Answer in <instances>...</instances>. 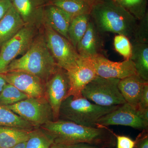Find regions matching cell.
Segmentation results:
<instances>
[{
    "instance_id": "17",
    "label": "cell",
    "mask_w": 148,
    "mask_h": 148,
    "mask_svg": "<svg viewBox=\"0 0 148 148\" xmlns=\"http://www.w3.org/2000/svg\"><path fill=\"white\" fill-rule=\"evenodd\" d=\"M72 18L69 14L53 5L49 4L45 7L43 22L68 40V29Z\"/></svg>"
},
{
    "instance_id": "8",
    "label": "cell",
    "mask_w": 148,
    "mask_h": 148,
    "mask_svg": "<svg viewBox=\"0 0 148 148\" xmlns=\"http://www.w3.org/2000/svg\"><path fill=\"white\" fill-rule=\"evenodd\" d=\"M40 29L25 25L16 35L6 42L0 49V74L5 73L8 66L19 55L28 51Z\"/></svg>"
},
{
    "instance_id": "10",
    "label": "cell",
    "mask_w": 148,
    "mask_h": 148,
    "mask_svg": "<svg viewBox=\"0 0 148 148\" xmlns=\"http://www.w3.org/2000/svg\"><path fill=\"white\" fill-rule=\"evenodd\" d=\"M96 125L97 127L123 125L143 131L147 130L148 128V123L142 118L139 111L127 103L120 105L115 110L102 117Z\"/></svg>"
},
{
    "instance_id": "1",
    "label": "cell",
    "mask_w": 148,
    "mask_h": 148,
    "mask_svg": "<svg viewBox=\"0 0 148 148\" xmlns=\"http://www.w3.org/2000/svg\"><path fill=\"white\" fill-rule=\"evenodd\" d=\"M40 128L53 138L54 143L72 145L86 143L102 148H113L116 140L107 127H90L59 119L47 122Z\"/></svg>"
},
{
    "instance_id": "33",
    "label": "cell",
    "mask_w": 148,
    "mask_h": 148,
    "mask_svg": "<svg viewBox=\"0 0 148 148\" xmlns=\"http://www.w3.org/2000/svg\"><path fill=\"white\" fill-rule=\"evenodd\" d=\"M70 148H102L86 143H79L70 145Z\"/></svg>"
},
{
    "instance_id": "11",
    "label": "cell",
    "mask_w": 148,
    "mask_h": 148,
    "mask_svg": "<svg viewBox=\"0 0 148 148\" xmlns=\"http://www.w3.org/2000/svg\"><path fill=\"white\" fill-rule=\"evenodd\" d=\"M86 58L90 62L97 75L101 77L121 79L137 74L131 59L114 62L109 60L102 54Z\"/></svg>"
},
{
    "instance_id": "15",
    "label": "cell",
    "mask_w": 148,
    "mask_h": 148,
    "mask_svg": "<svg viewBox=\"0 0 148 148\" xmlns=\"http://www.w3.org/2000/svg\"><path fill=\"white\" fill-rule=\"evenodd\" d=\"M101 34L90 20L85 34L77 45L76 50L80 58H90L101 54L103 45Z\"/></svg>"
},
{
    "instance_id": "21",
    "label": "cell",
    "mask_w": 148,
    "mask_h": 148,
    "mask_svg": "<svg viewBox=\"0 0 148 148\" xmlns=\"http://www.w3.org/2000/svg\"><path fill=\"white\" fill-rule=\"evenodd\" d=\"M49 4L61 8L73 18L90 14L94 2L92 0H51Z\"/></svg>"
},
{
    "instance_id": "27",
    "label": "cell",
    "mask_w": 148,
    "mask_h": 148,
    "mask_svg": "<svg viewBox=\"0 0 148 148\" xmlns=\"http://www.w3.org/2000/svg\"><path fill=\"white\" fill-rule=\"evenodd\" d=\"M114 45L115 49L125 60L130 59L132 55V46L130 40L127 37L117 35L114 38Z\"/></svg>"
},
{
    "instance_id": "7",
    "label": "cell",
    "mask_w": 148,
    "mask_h": 148,
    "mask_svg": "<svg viewBox=\"0 0 148 148\" xmlns=\"http://www.w3.org/2000/svg\"><path fill=\"white\" fill-rule=\"evenodd\" d=\"M3 107L12 111L36 128L53 120L52 109L45 97H29L13 105Z\"/></svg>"
},
{
    "instance_id": "19",
    "label": "cell",
    "mask_w": 148,
    "mask_h": 148,
    "mask_svg": "<svg viewBox=\"0 0 148 148\" xmlns=\"http://www.w3.org/2000/svg\"><path fill=\"white\" fill-rule=\"evenodd\" d=\"M132 46L131 59L136 73L145 81L148 82V43L130 42Z\"/></svg>"
},
{
    "instance_id": "6",
    "label": "cell",
    "mask_w": 148,
    "mask_h": 148,
    "mask_svg": "<svg viewBox=\"0 0 148 148\" xmlns=\"http://www.w3.org/2000/svg\"><path fill=\"white\" fill-rule=\"evenodd\" d=\"M119 80L97 76L84 88L82 94L90 102L102 107L122 105L126 102L119 89Z\"/></svg>"
},
{
    "instance_id": "12",
    "label": "cell",
    "mask_w": 148,
    "mask_h": 148,
    "mask_svg": "<svg viewBox=\"0 0 148 148\" xmlns=\"http://www.w3.org/2000/svg\"><path fill=\"white\" fill-rule=\"evenodd\" d=\"M7 82L33 98L45 97V82L26 72L12 71L2 74Z\"/></svg>"
},
{
    "instance_id": "24",
    "label": "cell",
    "mask_w": 148,
    "mask_h": 148,
    "mask_svg": "<svg viewBox=\"0 0 148 148\" xmlns=\"http://www.w3.org/2000/svg\"><path fill=\"white\" fill-rule=\"evenodd\" d=\"M54 144L53 138L40 127L32 130L26 142V148H50Z\"/></svg>"
},
{
    "instance_id": "31",
    "label": "cell",
    "mask_w": 148,
    "mask_h": 148,
    "mask_svg": "<svg viewBox=\"0 0 148 148\" xmlns=\"http://www.w3.org/2000/svg\"><path fill=\"white\" fill-rule=\"evenodd\" d=\"M135 140V148H148L147 130H144Z\"/></svg>"
},
{
    "instance_id": "23",
    "label": "cell",
    "mask_w": 148,
    "mask_h": 148,
    "mask_svg": "<svg viewBox=\"0 0 148 148\" xmlns=\"http://www.w3.org/2000/svg\"><path fill=\"white\" fill-rule=\"evenodd\" d=\"M0 126L16 127L30 131L36 128L12 111L1 106Z\"/></svg>"
},
{
    "instance_id": "38",
    "label": "cell",
    "mask_w": 148,
    "mask_h": 148,
    "mask_svg": "<svg viewBox=\"0 0 148 148\" xmlns=\"http://www.w3.org/2000/svg\"><path fill=\"white\" fill-rule=\"evenodd\" d=\"M0 49H1V48H0Z\"/></svg>"
},
{
    "instance_id": "36",
    "label": "cell",
    "mask_w": 148,
    "mask_h": 148,
    "mask_svg": "<svg viewBox=\"0 0 148 148\" xmlns=\"http://www.w3.org/2000/svg\"><path fill=\"white\" fill-rule=\"evenodd\" d=\"M10 148H26V142L18 143Z\"/></svg>"
},
{
    "instance_id": "35",
    "label": "cell",
    "mask_w": 148,
    "mask_h": 148,
    "mask_svg": "<svg viewBox=\"0 0 148 148\" xmlns=\"http://www.w3.org/2000/svg\"><path fill=\"white\" fill-rule=\"evenodd\" d=\"M70 145L62 144H56L54 143L50 148H70Z\"/></svg>"
},
{
    "instance_id": "30",
    "label": "cell",
    "mask_w": 148,
    "mask_h": 148,
    "mask_svg": "<svg viewBox=\"0 0 148 148\" xmlns=\"http://www.w3.org/2000/svg\"><path fill=\"white\" fill-rule=\"evenodd\" d=\"M148 109V83L144 86L138 103V110Z\"/></svg>"
},
{
    "instance_id": "34",
    "label": "cell",
    "mask_w": 148,
    "mask_h": 148,
    "mask_svg": "<svg viewBox=\"0 0 148 148\" xmlns=\"http://www.w3.org/2000/svg\"><path fill=\"white\" fill-rule=\"evenodd\" d=\"M7 83L2 74H0V93L2 91L4 87Z\"/></svg>"
},
{
    "instance_id": "16",
    "label": "cell",
    "mask_w": 148,
    "mask_h": 148,
    "mask_svg": "<svg viewBox=\"0 0 148 148\" xmlns=\"http://www.w3.org/2000/svg\"><path fill=\"white\" fill-rule=\"evenodd\" d=\"M148 83L135 74L120 79L119 89L126 103L138 110L143 88Z\"/></svg>"
},
{
    "instance_id": "9",
    "label": "cell",
    "mask_w": 148,
    "mask_h": 148,
    "mask_svg": "<svg viewBox=\"0 0 148 148\" xmlns=\"http://www.w3.org/2000/svg\"><path fill=\"white\" fill-rule=\"evenodd\" d=\"M69 88L67 72L59 67L46 82L45 97L52 109L54 121L59 119L60 108L67 97Z\"/></svg>"
},
{
    "instance_id": "29",
    "label": "cell",
    "mask_w": 148,
    "mask_h": 148,
    "mask_svg": "<svg viewBox=\"0 0 148 148\" xmlns=\"http://www.w3.org/2000/svg\"><path fill=\"white\" fill-rule=\"evenodd\" d=\"M116 140L117 148H135V141L125 135H118L114 132Z\"/></svg>"
},
{
    "instance_id": "14",
    "label": "cell",
    "mask_w": 148,
    "mask_h": 148,
    "mask_svg": "<svg viewBox=\"0 0 148 148\" xmlns=\"http://www.w3.org/2000/svg\"><path fill=\"white\" fill-rule=\"evenodd\" d=\"M26 25L40 29L43 23L45 4L42 0H10Z\"/></svg>"
},
{
    "instance_id": "18",
    "label": "cell",
    "mask_w": 148,
    "mask_h": 148,
    "mask_svg": "<svg viewBox=\"0 0 148 148\" xmlns=\"http://www.w3.org/2000/svg\"><path fill=\"white\" fill-rule=\"evenodd\" d=\"M25 25L21 16L12 5L0 20V48Z\"/></svg>"
},
{
    "instance_id": "25",
    "label": "cell",
    "mask_w": 148,
    "mask_h": 148,
    "mask_svg": "<svg viewBox=\"0 0 148 148\" xmlns=\"http://www.w3.org/2000/svg\"><path fill=\"white\" fill-rule=\"evenodd\" d=\"M29 97L15 86L7 83L0 93V106H11Z\"/></svg>"
},
{
    "instance_id": "28",
    "label": "cell",
    "mask_w": 148,
    "mask_h": 148,
    "mask_svg": "<svg viewBox=\"0 0 148 148\" xmlns=\"http://www.w3.org/2000/svg\"><path fill=\"white\" fill-rule=\"evenodd\" d=\"M137 27L130 42L141 43H148V17L146 14Z\"/></svg>"
},
{
    "instance_id": "3",
    "label": "cell",
    "mask_w": 148,
    "mask_h": 148,
    "mask_svg": "<svg viewBox=\"0 0 148 148\" xmlns=\"http://www.w3.org/2000/svg\"><path fill=\"white\" fill-rule=\"evenodd\" d=\"M58 67L48 49L40 29L27 52L20 58L12 61L5 73L26 72L38 77L46 82Z\"/></svg>"
},
{
    "instance_id": "5",
    "label": "cell",
    "mask_w": 148,
    "mask_h": 148,
    "mask_svg": "<svg viewBox=\"0 0 148 148\" xmlns=\"http://www.w3.org/2000/svg\"><path fill=\"white\" fill-rule=\"evenodd\" d=\"M41 29L48 49L57 66L66 71L75 67L80 57L69 40L55 32L45 22H43Z\"/></svg>"
},
{
    "instance_id": "2",
    "label": "cell",
    "mask_w": 148,
    "mask_h": 148,
    "mask_svg": "<svg viewBox=\"0 0 148 148\" xmlns=\"http://www.w3.org/2000/svg\"><path fill=\"white\" fill-rule=\"evenodd\" d=\"M91 20L100 34L111 32L132 38L138 20L114 1L94 3L90 13Z\"/></svg>"
},
{
    "instance_id": "4",
    "label": "cell",
    "mask_w": 148,
    "mask_h": 148,
    "mask_svg": "<svg viewBox=\"0 0 148 148\" xmlns=\"http://www.w3.org/2000/svg\"><path fill=\"white\" fill-rule=\"evenodd\" d=\"M119 106L102 107L92 103L82 95L78 97L70 96L61 104L59 119L87 127H97L98 120Z\"/></svg>"
},
{
    "instance_id": "13",
    "label": "cell",
    "mask_w": 148,
    "mask_h": 148,
    "mask_svg": "<svg viewBox=\"0 0 148 148\" xmlns=\"http://www.w3.org/2000/svg\"><path fill=\"white\" fill-rule=\"evenodd\" d=\"M66 72L70 86L66 98L82 95V92L84 88L97 76L87 58H80L76 65Z\"/></svg>"
},
{
    "instance_id": "20",
    "label": "cell",
    "mask_w": 148,
    "mask_h": 148,
    "mask_svg": "<svg viewBox=\"0 0 148 148\" xmlns=\"http://www.w3.org/2000/svg\"><path fill=\"white\" fill-rule=\"evenodd\" d=\"M32 130L0 126V148H10L18 143L26 142Z\"/></svg>"
},
{
    "instance_id": "37",
    "label": "cell",
    "mask_w": 148,
    "mask_h": 148,
    "mask_svg": "<svg viewBox=\"0 0 148 148\" xmlns=\"http://www.w3.org/2000/svg\"><path fill=\"white\" fill-rule=\"evenodd\" d=\"M42 1L45 4V5L49 4L51 1V0H42Z\"/></svg>"
},
{
    "instance_id": "32",
    "label": "cell",
    "mask_w": 148,
    "mask_h": 148,
    "mask_svg": "<svg viewBox=\"0 0 148 148\" xmlns=\"http://www.w3.org/2000/svg\"><path fill=\"white\" fill-rule=\"evenodd\" d=\"M11 6L10 0H0V20Z\"/></svg>"
},
{
    "instance_id": "26",
    "label": "cell",
    "mask_w": 148,
    "mask_h": 148,
    "mask_svg": "<svg viewBox=\"0 0 148 148\" xmlns=\"http://www.w3.org/2000/svg\"><path fill=\"white\" fill-rule=\"evenodd\" d=\"M119 5L125 9L137 20H140L146 15L145 0H114Z\"/></svg>"
},
{
    "instance_id": "22",
    "label": "cell",
    "mask_w": 148,
    "mask_h": 148,
    "mask_svg": "<svg viewBox=\"0 0 148 148\" xmlns=\"http://www.w3.org/2000/svg\"><path fill=\"white\" fill-rule=\"evenodd\" d=\"M90 20V14H81L72 18L68 29V37L69 41L76 49L87 30Z\"/></svg>"
}]
</instances>
